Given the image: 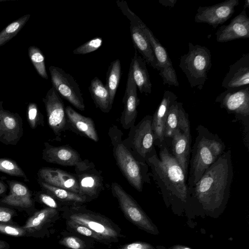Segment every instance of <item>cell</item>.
I'll return each mask as SVG.
<instances>
[{"label": "cell", "instance_id": "cell-1", "mask_svg": "<svg viewBox=\"0 0 249 249\" xmlns=\"http://www.w3.org/2000/svg\"><path fill=\"white\" fill-rule=\"evenodd\" d=\"M233 175L231 150L228 149L206 170L196 183L187 187L186 204L196 206L207 212L222 209L229 198Z\"/></svg>", "mask_w": 249, "mask_h": 249}, {"label": "cell", "instance_id": "cell-2", "mask_svg": "<svg viewBox=\"0 0 249 249\" xmlns=\"http://www.w3.org/2000/svg\"><path fill=\"white\" fill-rule=\"evenodd\" d=\"M159 148V156L156 154L146 162L150 177L165 201L186 204L187 178L166 143Z\"/></svg>", "mask_w": 249, "mask_h": 249}, {"label": "cell", "instance_id": "cell-3", "mask_svg": "<svg viewBox=\"0 0 249 249\" xmlns=\"http://www.w3.org/2000/svg\"><path fill=\"white\" fill-rule=\"evenodd\" d=\"M197 135L191 148L187 187L196 183L206 170L224 153L226 145L222 139L202 125L196 128Z\"/></svg>", "mask_w": 249, "mask_h": 249}, {"label": "cell", "instance_id": "cell-4", "mask_svg": "<svg viewBox=\"0 0 249 249\" xmlns=\"http://www.w3.org/2000/svg\"><path fill=\"white\" fill-rule=\"evenodd\" d=\"M116 163L129 183L138 191H142L144 183H150V173L146 163L139 161L122 140L123 133L117 126L108 132Z\"/></svg>", "mask_w": 249, "mask_h": 249}, {"label": "cell", "instance_id": "cell-5", "mask_svg": "<svg viewBox=\"0 0 249 249\" xmlns=\"http://www.w3.org/2000/svg\"><path fill=\"white\" fill-rule=\"evenodd\" d=\"M188 47V52L179 58V67L185 74L191 87L201 90L212 66L211 53L206 47L191 42H189Z\"/></svg>", "mask_w": 249, "mask_h": 249}, {"label": "cell", "instance_id": "cell-6", "mask_svg": "<svg viewBox=\"0 0 249 249\" xmlns=\"http://www.w3.org/2000/svg\"><path fill=\"white\" fill-rule=\"evenodd\" d=\"M152 119V116H145L137 124L130 128L128 137L123 140L137 160L143 163H146L148 159L157 154L151 126Z\"/></svg>", "mask_w": 249, "mask_h": 249}, {"label": "cell", "instance_id": "cell-7", "mask_svg": "<svg viewBox=\"0 0 249 249\" xmlns=\"http://www.w3.org/2000/svg\"><path fill=\"white\" fill-rule=\"evenodd\" d=\"M111 189L124 216L130 222L148 233L154 235L159 234L156 225L134 198L120 184L112 182Z\"/></svg>", "mask_w": 249, "mask_h": 249}, {"label": "cell", "instance_id": "cell-8", "mask_svg": "<svg viewBox=\"0 0 249 249\" xmlns=\"http://www.w3.org/2000/svg\"><path fill=\"white\" fill-rule=\"evenodd\" d=\"M49 70L53 87L58 94L77 109L84 111L85 106L82 94L73 77L57 67L51 66Z\"/></svg>", "mask_w": 249, "mask_h": 249}, {"label": "cell", "instance_id": "cell-9", "mask_svg": "<svg viewBox=\"0 0 249 249\" xmlns=\"http://www.w3.org/2000/svg\"><path fill=\"white\" fill-rule=\"evenodd\" d=\"M140 25L152 48L163 84L179 87L176 71L166 49L143 21Z\"/></svg>", "mask_w": 249, "mask_h": 249}, {"label": "cell", "instance_id": "cell-10", "mask_svg": "<svg viewBox=\"0 0 249 249\" xmlns=\"http://www.w3.org/2000/svg\"><path fill=\"white\" fill-rule=\"evenodd\" d=\"M70 219L85 226L104 240H115L120 236L118 227L103 216L89 212H76L70 215Z\"/></svg>", "mask_w": 249, "mask_h": 249}, {"label": "cell", "instance_id": "cell-11", "mask_svg": "<svg viewBox=\"0 0 249 249\" xmlns=\"http://www.w3.org/2000/svg\"><path fill=\"white\" fill-rule=\"evenodd\" d=\"M215 102L236 118H249V86L225 89L216 97Z\"/></svg>", "mask_w": 249, "mask_h": 249}, {"label": "cell", "instance_id": "cell-12", "mask_svg": "<svg viewBox=\"0 0 249 249\" xmlns=\"http://www.w3.org/2000/svg\"><path fill=\"white\" fill-rule=\"evenodd\" d=\"M47 113L48 124L54 134L60 136L68 127L65 107L60 95L52 87L42 99Z\"/></svg>", "mask_w": 249, "mask_h": 249}, {"label": "cell", "instance_id": "cell-13", "mask_svg": "<svg viewBox=\"0 0 249 249\" xmlns=\"http://www.w3.org/2000/svg\"><path fill=\"white\" fill-rule=\"evenodd\" d=\"M239 3V0H227L212 6H199L195 22L207 23L215 29L231 18Z\"/></svg>", "mask_w": 249, "mask_h": 249}, {"label": "cell", "instance_id": "cell-14", "mask_svg": "<svg viewBox=\"0 0 249 249\" xmlns=\"http://www.w3.org/2000/svg\"><path fill=\"white\" fill-rule=\"evenodd\" d=\"M42 159L49 163L65 166H74L76 168H84L89 166L91 163L83 161L79 153L69 146H55L47 142L44 143Z\"/></svg>", "mask_w": 249, "mask_h": 249}, {"label": "cell", "instance_id": "cell-15", "mask_svg": "<svg viewBox=\"0 0 249 249\" xmlns=\"http://www.w3.org/2000/svg\"><path fill=\"white\" fill-rule=\"evenodd\" d=\"M23 135V122L20 116L5 109L3 101H0V142L15 145Z\"/></svg>", "mask_w": 249, "mask_h": 249}, {"label": "cell", "instance_id": "cell-16", "mask_svg": "<svg viewBox=\"0 0 249 249\" xmlns=\"http://www.w3.org/2000/svg\"><path fill=\"white\" fill-rule=\"evenodd\" d=\"M9 193L0 202L5 205L24 211L31 215L36 211L32 194L24 184L15 180H7Z\"/></svg>", "mask_w": 249, "mask_h": 249}, {"label": "cell", "instance_id": "cell-17", "mask_svg": "<svg viewBox=\"0 0 249 249\" xmlns=\"http://www.w3.org/2000/svg\"><path fill=\"white\" fill-rule=\"evenodd\" d=\"M123 103L124 107L121 116L120 123L124 129H128L135 125L138 113L137 107L140 103L137 88L130 67Z\"/></svg>", "mask_w": 249, "mask_h": 249}, {"label": "cell", "instance_id": "cell-18", "mask_svg": "<svg viewBox=\"0 0 249 249\" xmlns=\"http://www.w3.org/2000/svg\"><path fill=\"white\" fill-rule=\"evenodd\" d=\"M176 130H179L191 138L188 114L186 112L183 103L177 100L169 107L165 124L164 137L165 142L170 140Z\"/></svg>", "mask_w": 249, "mask_h": 249}, {"label": "cell", "instance_id": "cell-19", "mask_svg": "<svg viewBox=\"0 0 249 249\" xmlns=\"http://www.w3.org/2000/svg\"><path fill=\"white\" fill-rule=\"evenodd\" d=\"M79 194L88 198H95L104 189L103 178L94 165L75 169Z\"/></svg>", "mask_w": 249, "mask_h": 249}, {"label": "cell", "instance_id": "cell-20", "mask_svg": "<svg viewBox=\"0 0 249 249\" xmlns=\"http://www.w3.org/2000/svg\"><path fill=\"white\" fill-rule=\"evenodd\" d=\"M217 42L224 43L237 39L249 38V18L243 10L227 25L220 26L215 33Z\"/></svg>", "mask_w": 249, "mask_h": 249}, {"label": "cell", "instance_id": "cell-21", "mask_svg": "<svg viewBox=\"0 0 249 249\" xmlns=\"http://www.w3.org/2000/svg\"><path fill=\"white\" fill-rule=\"evenodd\" d=\"M37 174L38 180L79 194L77 179L74 174L59 168L43 167Z\"/></svg>", "mask_w": 249, "mask_h": 249}, {"label": "cell", "instance_id": "cell-22", "mask_svg": "<svg viewBox=\"0 0 249 249\" xmlns=\"http://www.w3.org/2000/svg\"><path fill=\"white\" fill-rule=\"evenodd\" d=\"M177 99L178 96L174 92L165 90L162 100L152 116L151 126L154 143L158 147L165 142L164 132L168 111L172 103Z\"/></svg>", "mask_w": 249, "mask_h": 249}, {"label": "cell", "instance_id": "cell-23", "mask_svg": "<svg viewBox=\"0 0 249 249\" xmlns=\"http://www.w3.org/2000/svg\"><path fill=\"white\" fill-rule=\"evenodd\" d=\"M249 53L242 56L229 67V70L222 82L225 89H234L249 86Z\"/></svg>", "mask_w": 249, "mask_h": 249}, {"label": "cell", "instance_id": "cell-24", "mask_svg": "<svg viewBox=\"0 0 249 249\" xmlns=\"http://www.w3.org/2000/svg\"><path fill=\"white\" fill-rule=\"evenodd\" d=\"M191 139L179 130L173 134L171 141L172 154L182 168L188 178L190 159Z\"/></svg>", "mask_w": 249, "mask_h": 249}, {"label": "cell", "instance_id": "cell-25", "mask_svg": "<svg viewBox=\"0 0 249 249\" xmlns=\"http://www.w3.org/2000/svg\"><path fill=\"white\" fill-rule=\"evenodd\" d=\"M68 127L71 126L73 130L88 137L90 140L98 142L99 138L92 119L79 113L70 106L65 107Z\"/></svg>", "mask_w": 249, "mask_h": 249}, {"label": "cell", "instance_id": "cell-26", "mask_svg": "<svg viewBox=\"0 0 249 249\" xmlns=\"http://www.w3.org/2000/svg\"><path fill=\"white\" fill-rule=\"evenodd\" d=\"M142 21L141 20L138 23L130 24V35L134 47L142 55L146 63L158 71V65L152 48L140 25Z\"/></svg>", "mask_w": 249, "mask_h": 249}, {"label": "cell", "instance_id": "cell-27", "mask_svg": "<svg viewBox=\"0 0 249 249\" xmlns=\"http://www.w3.org/2000/svg\"><path fill=\"white\" fill-rule=\"evenodd\" d=\"M57 213L56 209L47 207L34 212L22 226L29 237H39Z\"/></svg>", "mask_w": 249, "mask_h": 249}, {"label": "cell", "instance_id": "cell-28", "mask_svg": "<svg viewBox=\"0 0 249 249\" xmlns=\"http://www.w3.org/2000/svg\"><path fill=\"white\" fill-rule=\"evenodd\" d=\"M145 60L135 52L130 65L134 81L141 93L147 95L152 92V83Z\"/></svg>", "mask_w": 249, "mask_h": 249}, {"label": "cell", "instance_id": "cell-29", "mask_svg": "<svg viewBox=\"0 0 249 249\" xmlns=\"http://www.w3.org/2000/svg\"><path fill=\"white\" fill-rule=\"evenodd\" d=\"M89 89L96 107L103 112H108L112 105L108 90L101 80L95 77L91 80Z\"/></svg>", "mask_w": 249, "mask_h": 249}, {"label": "cell", "instance_id": "cell-30", "mask_svg": "<svg viewBox=\"0 0 249 249\" xmlns=\"http://www.w3.org/2000/svg\"><path fill=\"white\" fill-rule=\"evenodd\" d=\"M43 191L50 195L57 200L71 203H83L87 200L85 196L68 190L54 187L38 180Z\"/></svg>", "mask_w": 249, "mask_h": 249}, {"label": "cell", "instance_id": "cell-31", "mask_svg": "<svg viewBox=\"0 0 249 249\" xmlns=\"http://www.w3.org/2000/svg\"><path fill=\"white\" fill-rule=\"evenodd\" d=\"M121 75L120 60L117 59L109 66L106 76V87L109 94L110 104L112 105L119 85Z\"/></svg>", "mask_w": 249, "mask_h": 249}, {"label": "cell", "instance_id": "cell-32", "mask_svg": "<svg viewBox=\"0 0 249 249\" xmlns=\"http://www.w3.org/2000/svg\"><path fill=\"white\" fill-rule=\"evenodd\" d=\"M31 15L26 14L11 22L0 32V47L15 37L29 20Z\"/></svg>", "mask_w": 249, "mask_h": 249}, {"label": "cell", "instance_id": "cell-33", "mask_svg": "<svg viewBox=\"0 0 249 249\" xmlns=\"http://www.w3.org/2000/svg\"><path fill=\"white\" fill-rule=\"evenodd\" d=\"M28 52L30 59L38 74L43 78L48 79L45 57L41 51L36 46H31L28 49Z\"/></svg>", "mask_w": 249, "mask_h": 249}, {"label": "cell", "instance_id": "cell-34", "mask_svg": "<svg viewBox=\"0 0 249 249\" xmlns=\"http://www.w3.org/2000/svg\"><path fill=\"white\" fill-rule=\"evenodd\" d=\"M0 171L10 176L23 178L25 181H29L24 172L13 160L0 158Z\"/></svg>", "mask_w": 249, "mask_h": 249}, {"label": "cell", "instance_id": "cell-35", "mask_svg": "<svg viewBox=\"0 0 249 249\" xmlns=\"http://www.w3.org/2000/svg\"><path fill=\"white\" fill-rule=\"evenodd\" d=\"M27 120L30 127L33 129L37 126H44V117L35 103H29L27 108Z\"/></svg>", "mask_w": 249, "mask_h": 249}, {"label": "cell", "instance_id": "cell-36", "mask_svg": "<svg viewBox=\"0 0 249 249\" xmlns=\"http://www.w3.org/2000/svg\"><path fill=\"white\" fill-rule=\"evenodd\" d=\"M0 233L14 237H28L27 231L22 226L15 224L0 223Z\"/></svg>", "mask_w": 249, "mask_h": 249}, {"label": "cell", "instance_id": "cell-37", "mask_svg": "<svg viewBox=\"0 0 249 249\" xmlns=\"http://www.w3.org/2000/svg\"><path fill=\"white\" fill-rule=\"evenodd\" d=\"M102 44V38L96 37L78 47L72 53L74 54H86L97 50Z\"/></svg>", "mask_w": 249, "mask_h": 249}, {"label": "cell", "instance_id": "cell-38", "mask_svg": "<svg viewBox=\"0 0 249 249\" xmlns=\"http://www.w3.org/2000/svg\"><path fill=\"white\" fill-rule=\"evenodd\" d=\"M36 199L50 208L56 210L59 207L57 200L44 191L38 192L36 195Z\"/></svg>", "mask_w": 249, "mask_h": 249}, {"label": "cell", "instance_id": "cell-39", "mask_svg": "<svg viewBox=\"0 0 249 249\" xmlns=\"http://www.w3.org/2000/svg\"><path fill=\"white\" fill-rule=\"evenodd\" d=\"M68 224L73 230L82 235L90 237L97 240H104L102 237L98 235L92 231L85 226L79 224L71 220H70L68 222Z\"/></svg>", "mask_w": 249, "mask_h": 249}, {"label": "cell", "instance_id": "cell-40", "mask_svg": "<svg viewBox=\"0 0 249 249\" xmlns=\"http://www.w3.org/2000/svg\"><path fill=\"white\" fill-rule=\"evenodd\" d=\"M116 3L123 14L130 20V24L138 23L141 20L139 17L129 8L125 1L118 0L116 1Z\"/></svg>", "mask_w": 249, "mask_h": 249}, {"label": "cell", "instance_id": "cell-41", "mask_svg": "<svg viewBox=\"0 0 249 249\" xmlns=\"http://www.w3.org/2000/svg\"><path fill=\"white\" fill-rule=\"evenodd\" d=\"M60 243L71 249H83L85 244L82 240L75 236H68L63 238Z\"/></svg>", "mask_w": 249, "mask_h": 249}, {"label": "cell", "instance_id": "cell-42", "mask_svg": "<svg viewBox=\"0 0 249 249\" xmlns=\"http://www.w3.org/2000/svg\"><path fill=\"white\" fill-rule=\"evenodd\" d=\"M17 213L12 209L0 206V223L15 224L13 217Z\"/></svg>", "mask_w": 249, "mask_h": 249}, {"label": "cell", "instance_id": "cell-43", "mask_svg": "<svg viewBox=\"0 0 249 249\" xmlns=\"http://www.w3.org/2000/svg\"><path fill=\"white\" fill-rule=\"evenodd\" d=\"M119 249H155V248L149 243L137 241L122 246Z\"/></svg>", "mask_w": 249, "mask_h": 249}, {"label": "cell", "instance_id": "cell-44", "mask_svg": "<svg viewBox=\"0 0 249 249\" xmlns=\"http://www.w3.org/2000/svg\"><path fill=\"white\" fill-rule=\"evenodd\" d=\"M177 0H159V3L165 7H169L170 8H173Z\"/></svg>", "mask_w": 249, "mask_h": 249}, {"label": "cell", "instance_id": "cell-45", "mask_svg": "<svg viewBox=\"0 0 249 249\" xmlns=\"http://www.w3.org/2000/svg\"><path fill=\"white\" fill-rule=\"evenodd\" d=\"M7 190V187L5 184L0 180V196L4 194Z\"/></svg>", "mask_w": 249, "mask_h": 249}, {"label": "cell", "instance_id": "cell-46", "mask_svg": "<svg viewBox=\"0 0 249 249\" xmlns=\"http://www.w3.org/2000/svg\"><path fill=\"white\" fill-rule=\"evenodd\" d=\"M10 245L5 241L0 240V249H9Z\"/></svg>", "mask_w": 249, "mask_h": 249}, {"label": "cell", "instance_id": "cell-47", "mask_svg": "<svg viewBox=\"0 0 249 249\" xmlns=\"http://www.w3.org/2000/svg\"><path fill=\"white\" fill-rule=\"evenodd\" d=\"M170 249H192L188 247L181 245H176L172 246Z\"/></svg>", "mask_w": 249, "mask_h": 249}, {"label": "cell", "instance_id": "cell-48", "mask_svg": "<svg viewBox=\"0 0 249 249\" xmlns=\"http://www.w3.org/2000/svg\"><path fill=\"white\" fill-rule=\"evenodd\" d=\"M249 8V0H246L243 5V10H246Z\"/></svg>", "mask_w": 249, "mask_h": 249}, {"label": "cell", "instance_id": "cell-49", "mask_svg": "<svg viewBox=\"0 0 249 249\" xmlns=\"http://www.w3.org/2000/svg\"><path fill=\"white\" fill-rule=\"evenodd\" d=\"M157 249H166L164 247H161V246H158Z\"/></svg>", "mask_w": 249, "mask_h": 249}, {"label": "cell", "instance_id": "cell-50", "mask_svg": "<svg viewBox=\"0 0 249 249\" xmlns=\"http://www.w3.org/2000/svg\"><path fill=\"white\" fill-rule=\"evenodd\" d=\"M5 1V0H0V2Z\"/></svg>", "mask_w": 249, "mask_h": 249}]
</instances>
